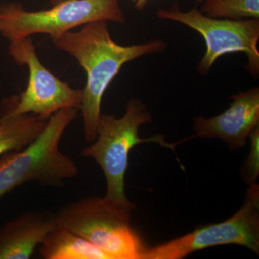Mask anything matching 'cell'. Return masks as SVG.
<instances>
[{"instance_id":"cell-10","label":"cell","mask_w":259,"mask_h":259,"mask_svg":"<svg viewBox=\"0 0 259 259\" xmlns=\"http://www.w3.org/2000/svg\"><path fill=\"white\" fill-rule=\"evenodd\" d=\"M57 226L55 213L28 211L0 226V259L31 258L37 245Z\"/></svg>"},{"instance_id":"cell-12","label":"cell","mask_w":259,"mask_h":259,"mask_svg":"<svg viewBox=\"0 0 259 259\" xmlns=\"http://www.w3.org/2000/svg\"><path fill=\"white\" fill-rule=\"evenodd\" d=\"M47 121L32 114L0 117V157L31 144L45 128Z\"/></svg>"},{"instance_id":"cell-14","label":"cell","mask_w":259,"mask_h":259,"mask_svg":"<svg viewBox=\"0 0 259 259\" xmlns=\"http://www.w3.org/2000/svg\"><path fill=\"white\" fill-rule=\"evenodd\" d=\"M248 138L250 139V152L241 169L243 181L248 185L257 184L259 176V126L255 127Z\"/></svg>"},{"instance_id":"cell-17","label":"cell","mask_w":259,"mask_h":259,"mask_svg":"<svg viewBox=\"0 0 259 259\" xmlns=\"http://www.w3.org/2000/svg\"><path fill=\"white\" fill-rule=\"evenodd\" d=\"M196 3H202L204 1V0H195Z\"/></svg>"},{"instance_id":"cell-8","label":"cell","mask_w":259,"mask_h":259,"mask_svg":"<svg viewBox=\"0 0 259 259\" xmlns=\"http://www.w3.org/2000/svg\"><path fill=\"white\" fill-rule=\"evenodd\" d=\"M234 244L259 253V186L249 185L241 208L223 222L197 228L192 233L146 249L143 259H181L196 250Z\"/></svg>"},{"instance_id":"cell-3","label":"cell","mask_w":259,"mask_h":259,"mask_svg":"<svg viewBox=\"0 0 259 259\" xmlns=\"http://www.w3.org/2000/svg\"><path fill=\"white\" fill-rule=\"evenodd\" d=\"M152 117L142 101L134 98L129 100L125 114L120 117L102 114L93 144L83 148L81 155L92 158L104 172L107 183L105 197L116 203L136 209V204L127 198L125 191V177L131 149L144 143H157L171 149L182 141L194 139L193 136L183 141L169 144L163 135H156L148 139L139 137V127L151 123Z\"/></svg>"},{"instance_id":"cell-15","label":"cell","mask_w":259,"mask_h":259,"mask_svg":"<svg viewBox=\"0 0 259 259\" xmlns=\"http://www.w3.org/2000/svg\"><path fill=\"white\" fill-rule=\"evenodd\" d=\"M134 3L135 8L139 10H142L146 6L148 0H132Z\"/></svg>"},{"instance_id":"cell-6","label":"cell","mask_w":259,"mask_h":259,"mask_svg":"<svg viewBox=\"0 0 259 259\" xmlns=\"http://www.w3.org/2000/svg\"><path fill=\"white\" fill-rule=\"evenodd\" d=\"M156 15L161 20H172L190 27L203 37L206 51L197 68L200 74H208L221 56L243 52L248 58L247 69L253 76H258L259 19L210 18L197 8L182 11L175 7L170 10L158 9Z\"/></svg>"},{"instance_id":"cell-11","label":"cell","mask_w":259,"mask_h":259,"mask_svg":"<svg viewBox=\"0 0 259 259\" xmlns=\"http://www.w3.org/2000/svg\"><path fill=\"white\" fill-rule=\"evenodd\" d=\"M40 245V253L45 259H111L86 238L58 225Z\"/></svg>"},{"instance_id":"cell-18","label":"cell","mask_w":259,"mask_h":259,"mask_svg":"<svg viewBox=\"0 0 259 259\" xmlns=\"http://www.w3.org/2000/svg\"><path fill=\"white\" fill-rule=\"evenodd\" d=\"M0 85H1V83H0Z\"/></svg>"},{"instance_id":"cell-2","label":"cell","mask_w":259,"mask_h":259,"mask_svg":"<svg viewBox=\"0 0 259 259\" xmlns=\"http://www.w3.org/2000/svg\"><path fill=\"white\" fill-rule=\"evenodd\" d=\"M78 112L74 108L56 112L31 144L0 157V198L28 182L61 187L66 180L78 176L76 162L59 149L61 138L76 120Z\"/></svg>"},{"instance_id":"cell-13","label":"cell","mask_w":259,"mask_h":259,"mask_svg":"<svg viewBox=\"0 0 259 259\" xmlns=\"http://www.w3.org/2000/svg\"><path fill=\"white\" fill-rule=\"evenodd\" d=\"M201 12L214 18L259 19V0H204Z\"/></svg>"},{"instance_id":"cell-4","label":"cell","mask_w":259,"mask_h":259,"mask_svg":"<svg viewBox=\"0 0 259 259\" xmlns=\"http://www.w3.org/2000/svg\"><path fill=\"white\" fill-rule=\"evenodd\" d=\"M134 208L90 196L61 207L58 226L86 238L111 259H143L146 248L131 224Z\"/></svg>"},{"instance_id":"cell-7","label":"cell","mask_w":259,"mask_h":259,"mask_svg":"<svg viewBox=\"0 0 259 259\" xmlns=\"http://www.w3.org/2000/svg\"><path fill=\"white\" fill-rule=\"evenodd\" d=\"M8 51L15 64L28 68V82L20 96L13 97L11 109L0 117L32 114L49 120L63 109L80 110L82 89L71 88L44 66L31 37L9 41Z\"/></svg>"},{"instance_id":"cell-9","label":"cell","mask_w":259,"mask_h":259,"mask_svg":"<svg viewBox=\"0 0 259 259\" xmlns=\"http://www.w3.org/2000/svg\"><path fill=\"white\" fill-rule=\"evenodd\" d=\"M226 111L211 118L194 117V138L219 139L231 149L244 147L250 133L259 126V88L231 96Z\"/></svg>"},{"instance_id":"cell-1","label":"cell","mask_w":259,"mask_h":259,"mask_svg":"<svg viewBox=\"0 0 259 259\" xmlns=\"http://www.w3.org/2000/svg\"><path fill=\"white\" fill-rule=\"evenodd\" d=\"M51 40L59 50L73 56L86 72L79 110L82 114L85 140L89 143L96 139L102 97L121 68L126 63L161 52L167 47L166 42L162 40L120 45L112 38L108 22L105 20L87 24L77 31L65 32Z\"/></svg>"},{"instance_id":"cell-16","label":"cell","mask_w":259,"mask_h":259,"mask_svg":"<svg viewBox=\"0 0 259 259\" xmlns=\"http://www.w3.org/2000/svg\"><path fill=\"white\" fill-rule=\"evenodd\" d=\"M61 1H64V0H50V3L51 5H54L60 3Z\"/></svg>"},{"instance_id":"cell-5","label":"cell","mask_w":259,"mask_h":259,"mask_svg":"<svg viewBox=\"0 0 259 259\" xmlns=\"http://www.w3.org/2000/svg\"><path fill=\"white\" fill-rule=\"evenodd\" d=\"M103 20L125 25L119 0H64L38 11H29L18 2L0 5V35L8 42L37 34L53 38Z\"/></svg>"}]
</instances>
